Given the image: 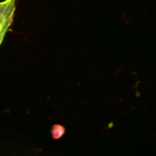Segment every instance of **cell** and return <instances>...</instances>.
Returning <instances> with one entry per match:
<instances>
[{"mask_svg": "<svg viewBox=\"0 0 156 156\" xmlns=\"http://www.w3.org/2000/svg\"><path fill=\"white\" fill-rule=\"evenodd\" d=\"M16 0H5L0 2V46L5 36L13 23Z\"/></svg>", "mask_w": 156, "mask_h": 156, "instance_id": "cell-1", "label": "cell"}, {"mask_svg": "<svg viewBox=\"0 0 156 156\" xmlns=\"http://www.w3.org/2000/svg\"><path fill=\"white\" fill-rule=\"evenodd\" d=\"M52 136L54 140H58L61 138L65 133V128L61 125H54L51 129Z\"/></svg>", "mask_w": 156, "mask_h": 156, "instance_id": "cell-2", "label": "cell"}]
</instances>
